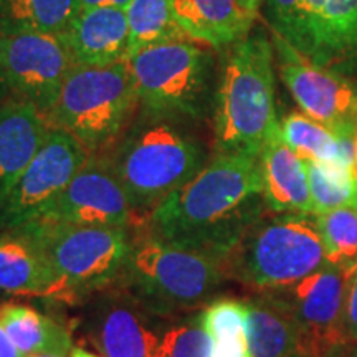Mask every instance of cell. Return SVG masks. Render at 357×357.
I'll list each match as a JSON object with an SVG mask.
<instances>
[{"label": "cell", "mask_w": 357, "mask_h": 357, "mask_svg": "<svg viewBox=\"0 0 357 357\" xmlns=\"http://www.w3.org/2000/svg\"><path fill=\"white\" fill-rule=\"evenodd\" d=\"M260 158L217 154L197 176L151 213V236L225 260L243 230L260 215Z\"/></svg>", "instance_id": "obj_1"}, {"label": "cell", "mask_w": 357, "mask_h": 357, "mask_svg": "<svg viewBox=\"0 0 357 357\" xmlns=\"http://www.w3.org/2000/svg\"><path fill=\"white\" fill-rule=\"evenodd\" d=\"M273 61V42L263 30L250 32L229 47L213 96L217 154L260 158L278 132Z\"/></svg>", "instance_id": "obj_2"}, {"label": "cell", "mask_w": 357, "mask_h": 357, "mask_svg": "<svg viewBox=\"0 0 357 357\" xmlns=\"http://www.w3.org/2000/svg\"><path fill=\"white\" fill-rule=\"evenodd\" d=\"M106 160L132 208H154L202 171L205 149L184 119L142 109Z\"/></svg>", "instance_id": "obj_3"}, {"label": "cell", "mask_w": 357, "mask_h": 357, "mask_svg": "<svg viewBox=\"0 0 357 357\" xmlns=\"http://www.w3.org/2000/svg\"><path fill=\"white\" fill-rule=\"evenodd\" d=\"M328 265L314 215H258L223 260L227 278L258 291L289 287Z\"/></svg>", "instance_id": "obj_4"}, {"label": "cell", "mask_w": 357, "mask_h": 357, "mask_svg": "<svg viewBox=\"0 0 357 357\" xmlns=\"http://www.w3.org/2000/svg\"><path fill=\"white\" fill-rule=\"evenodd\" d=\"M119 278L146 311L169 314L207 303L227 276L211 253L149 236L132 243Z\"/></svg>", "instance_id": "obj_5"}, {"label": "cell", "mask_w": 357, "mask_h": 357, "mask_svg": "<svg viewBox=\"0 0 357 357\" xmlns=\"http://www.w3.org/2000/svg\"><path fill=\"white\" fill-rule=\"evenodd\" d=\"M139 105L126 61L106 66L77 65L61 84L47 119L95 154L126 131Z\"/></svg>", "instance_id": "obj_6"}, {"label": "cell", "mask_w": 357, "mask_h": 357, "mask_svg": "<svg viewBox=\"0 0 357 357\" xmlns=\"http://www.w3.org/2000/svg\"><path fill=\"white\" fill-rule=\"evenodd\" d=\"M212 48L189 37L166 40L128 58L142 109L200 119L211 98Z\"/></svg>", "instance_id": "obj_7"}, {"label": "cell", "mask_w": 357, "mask_h": 357, "mask_svg": "<svg viewBox=\"0 0 357 357\" xmlns=\"http://www.w3.org/2000/svg\"><path fill=\"white\" fill-rule=\"evenodd\" d=\"M40 248L66 293L89 291L119 278L132 242L121 227H88L38 218L17 229Z\"/></svg>", "instance_id": "obj_8"}, {"label": "cell", "mask_w": 357, "mask_h": 357, "mask_svg": "<svg viewBox=\"0 0 357 357\" xmlns=\"http://www.w3.org/2000/svg\"><path fill=\"white\" fill-rule=\"evenodd\" d=\"M89 151L68 132L52 129L32 162L0 202V229L17 230L37 220L89 159Z\"/></svg>", "instance_id": "obj_9"}, {"label": "cell", "mask_w": 357, "mask_h": 357, "mask_svg": "<svg viewBox=\"0 0 357 357\" xmlns=\"http://www.w3.org/2000/svg\"><path fill=\"white\" fill-rule=\"evenodd\" d=\"M75 66L73 55L61 35L7 33L3 58L6 100L26 101L47 116Z\"/></svg>", "instance_id": "obj_10"}, {"label": "cell", "mask_w": 357, "mask_h": 357, "mask_svg": "<svg viewBox=\"0 0 357 357\" xmlns=\"http://www.w3.org/2000/svg\"><path fill=\"white\" fill-rule=\"evenodd\" d=\"M349 278L337 268L326 265L289 287L271 289L288 307L301 333V352L323 357L349 341L344 324Z\"/></svg>", "instance_id": "obj_11"}, {"label": "cell", "mask_w": 357, "mask_h": 357, "mask_svg": "<svg viewBox=\"0 0 357 357\" xmlns=\"http://www.w3.org/2000/svg\"><path fill=\"white\" fill-rule=\"evenodd\" d=\"M132 211L131 200L108 160L91 154L66 189L38 218L126 229Z\"/></svg>", "instance_id": "obj_12"}, {"label": "cell", "mask_w": 357, "mask_h": 357, "mask_svg": "<svg viewBox=\"0 0 357 357\" xmlns=\"http://www.w3.org/2000/svg\"><path fill=\"white\" fill-rule=\"evenodd\" d=\"M273 47L280 58V77L301 113L333 129L357 126V93L344 79L301 55L276 33Z\"/></svg>", "instance_id": "obj_13"}, {"label": "cell", "mask_w": 357, "mask_h": 357, "mask_svg": "<svg viewBox=\"0 0 357 357\" xmlns=\"http://www.w3.org/2000/svg\"><path fill=\"white\" fill-rule=\"evenodd\" d=\"M265 0H172L187 37L211 48L230 47L252 32Z\"/></svg>", "instance_id": "obj_14"}, {"label": "cell", "mask_w": 357, "mask_h": 357, "mask_svg": "<svg viewBox=\"0 0 357 357\" xmlns=\"http://www.w3.org/2000/svg\"><path fill=\"white\" fill-rule=\"evenodd\" d=\"M139 303L114 300L93 312L88 334L102 357H154L160 334Z\"/></svg>", "instance_id": "obj_15"}, {"label": "cell", "mask_w": 357, "mask_h": 357, "mask_svg": "<svg viewBox=\"0 0 357 357\" xmlns=\"http://www.w3.org/2000/svg\"><path fill=\"white\" fill-rule=\"evenodd\" d=\"M77 65L106 66L128 60L129 24L124 8L82 10L61 33Z\"/></svg>", "instance_id": "obj_16"}, {"label": "cell", "mask_w": 357, "mask_h": 357, "mask_svg": "<svg viewBox=\"0 0 357 357\" xmlns=\"http://www.w3.org/2000/svg\"><path fill=\"white\" fill-rule=\"evenodd\" d=\"M52 131L37 106L20 100L0 101V202L32 162Z\"/></svg>", "instance_id": "obj_17"}, {"label": "cell", "mask_w": 357, "mask_h": 357, "mask_svg": "<svg viewBox=\"0 0 357 357\" xmlns=\"http://www.w3.org/2000/svg\"><path fill=\"white\" fill-rule=\"evenodd\" d=\"M263 200L271 212L314 215L306 160L284 144L278 132L260 154Z\"/></svg>", "instance_id": "obj_18"}, {"label": "cell", "mask_w": 357, "mask_h": 357, "mask_svg": "<svg viewBox=\"0 0 357 357\" xmlns=\"http://www.w3.org/2000/svg\"><path fill=\"white\" fill-rule=\"evenodd\" d=\"M0 289L29 296L66 293L40 248L17 230L0 234Z\"/></svg>", "instance_id": "obj_19"}, {"label": "cell", "mask_w": 357, "mask_h": 357, "mask_svg": "<svg viewBox=\"0 0 357 357\" xmlns=\"http://www.w3.org/2000/svg\"><path fill=\"white\" fill-rule=\"evenodd\" d=\"M250 357H291L301 352V333L287 306L273 293L243 300Z\"/></svg>", "instance_id": "obj_20"}, {"label": "cell", "mask_w": 357, "mask_h": 357, "mask_svg": "<svg viewBox=\"0 0 357 357\" xmlns=\"http://www.w3.org/2000/svg\"><path fill=\"white\" fill-rule=\"evenodd\" d=\"M357 48V0H326L298 52L323 66Z\"/></svg>", "instance_id": "obj_21"}, {"label": "cell", "mask_w": 357, "mask_h": 357, "mask_svg": "<svg viewBox=\"0 0 357 357\" xmlns=\"http://www.w3.org/2000/svg\"><path fill=\"white\" fill-rule=\"evenodd\" d=\"M0 324L24 357L73 347L68 331L30 306L15 303L2 305Z\"/></svg>", "instance_id": "obj_22"}, {"label": "cell", "mask_w": 357, "mask_h": 357, "mask_svg": "<svg viewBox=\"0 0 357 357\" xmlns=\"http://www.w3.org/2000/svg\"><path fill=\"white\" fill-rule=\"evenodd\" d=\"M79 12V0H0V25L7 33L61 35Z\"/></svg>", "instance_id": "obj_23"}, {"label": "cell", "mask_w": 357, "mask_h": 357, "mask_svg": "<svg viewBox=\"0 0 357 357\" xmlns=\"http://www.w3.org/2000/svg\"><path fill=\"white\" fill-rule=\"evenodd\" d=\"M126 13L129 24L128 58L151 45L187 37L174 17L172 0H132Z\"/></svg>", "instance_id": "obj_24"}, {"label": "cell", "mask_w": 357, "mask_h": 357, "mask_svg": "<svg viewBox=\"0 0 357 357\" xmlns=\"http://www.w3.org/2000/svg\"><path fill=\"white\" fill-rule=\"evenodd\" d=\"M314 217L326 263L351 278L357 270V208L342 207Z\"/></svg>", "instance_id": "obj_25"}, {"label": "cell", "mask_w": 357, "mask_h": 357, "mask_svg": "<svg viewBox=\"0 0 357 357\" xmlns=\"http://www.w3.org/2000/svg\"><path fill=\"white\" fill-rule=\"evenodd\" d=\"M280 136L289 149L305 160L333 164L337 154V131L293 111L280 121Z\"/></svg>", "instance_id": "obj_26"}, {"label": "cell", "mask_w": 357, "mask_h": 357, "mask_svg": "<svg viewBox=\"0 0 357 357\" xmlns=\"http://www.w3.org/2000/svg\"><path fill=\"white\" fill-rule=\"evenodd\" d=\"M314 215L342 207L357 208V177L346 169L306 160Z\"/></svg>", "instance_id": "obj_27"}, {"label": "cell", "mask_w": 357, "mask_h": 357, "mask_svg": "<svg viewBox=\"0 0 357 357\" xmlns=\"http://www.w3.org/2000/svg\"><path fill=\"white\" fill-rule=\"evenodd\" d=\"M213 341L200 318L176 324L160 333L154 357H211Z\"/></svg>", "instance_id": "obj_28"}, {"label": "cell", "mask_w": 357, "mask_h": 357, "mask_svg": "<svg viewBox=\"0 0 357 357\" xmlns=\"http://www.w3.org/2000/svg\"><path fill=\"white\" fill-rule=\"evenodd\" d=\"M200 324L207 331L212 341H227V339L245 337V310L243 300H218L205 307L199 316Z\"/></svg>", "instance_id": "obj_29"}, {"label": "cell", "mask_w": 357, "mask_h": 357, "mask_svg": "<svg viewBox=\"0 0 357 357\" xmlns=\"http://www.w3.org/2000/svg\"><path fill=\"white\" fill-rule=\"evenodd\" d=\"M344 324L347 337L357 342V270L349 278V283H347Z\"/></svg>", "instance_id": "obj_30"}, {"label": "cell", "mask_w": 357, "mask_h": 357, "mask_svg": "<svg viewBox=\"0 0 357 357\" xmlns=\"http://www.w3.org/2000/svg\"><path fill=\"white\" fill-rule=\"evenodd\" d=\"M211 357H250L247 336L215 341Z\"/></svg>", "instance_id": "obj_31"}, {"label": "cell", "mask_w": 357, "mask_h": 357, "mask_svg": "<svg viewBox=\"0 0 357 357\" xmlns=\"http://www.w3.org/2000/svg\"><path fill=\"white\" fill-rule=\"evenodd\" d=\"M296 0H265L266 17L273 30H278L291 13Z\"/></svg>", "instance_id": "obj_32"}, {"label": "cell", "mask_w": 357, "mask_h": 357, "mask_svg": "<svg viewBox=\"0 0 357 357\" xmlns=\"http://www.w3.org/2000/svg\"><path fill=\"white\" fill-rule=\"evenodd\" d=\"M132 0H79V7L82 10L88 8H100V7H116V8H126L129 7Z\"/></svg>", "instance_id": "obj_33"}, {"label": "cell", "mask_w": 357, "mask_h": 357, "mask_svg": "<svg viewBox=\"0 0 357 357\" xmlns=\"http://www.w3.org/2000/svg\"><path fill=\"white\" fill-rule=\"evenodd\" d=\"M0 357H24L20 354V351L17 349V346L12 342V339L8 337L2 324H0Z\"/></svg>", "instance_id": "obj_34"}, {"label": "cell", "mask_w": 357, "mask_h": 357, "mask_svg": "<svg viewBox=\"0 0 357 357\" xmlns=\"http://www.w3.org/2000/svg\"><path fill=\"white\" fill-rule=\"evenodd\" d=\"M323 357H357V342L349 339V341L333 347V349L326 352Z\"/></svg>", "instance_id": "obj_35"}, {"label": "cell", "mask_w": 357, "mask_h": 357, "mask_svg": "<svg viewBox=\"0 0 357 357\" xmlns=\"http://www.w3.org/2000/svg\"><path fill=\"white\" fill-rule=\"evenodd\" d=\"M7 32L0 25V101H6V86H3V58H6Z\"/></svg>", "instance_id": "obj_36"}, {"label": "cell", "mask_w": 357, "mask_h": 357, "mask_svg": "<svg viewBox=\"0 0 357 357\" xmlns=\"http://www.w3.org/2000/svg\"><path fill=\"white\" fill-rule=\"evenodd\" d=\"M71 349H56V351H47V352H40V354L30 356V357H68Z\"/></svg>", "instance_id": "obj_37"}, {"label": "cell", "mask_w": 357, "mask_h": 357, "mask_svg": "<svg viewBox=\"0 0 357 357\" xmlns=\"http://www.w3.org/2000/svg\"><path fill=\"white\" fill-rule=\"evenodd\" d=\"M68 357H98V356L91 354V352H88V351H84V349H82V347H71Z\"/></svg>", "instance_id": "obj_38"}, {"label": "cell", "mask_w": 357, "mask_h": 357, "mask_svg": "<svg viewBox=\"0 0 357 357\" xmlns=\"http://www.w3.org/2000/svg\"><path fill=\"white\" fill-rule=\"evenodd\" d=\"M291 357H311L310 354H306V352H298V354H294Z\"/></svg>", "instance_id": "obj_39"}]
</instances>
